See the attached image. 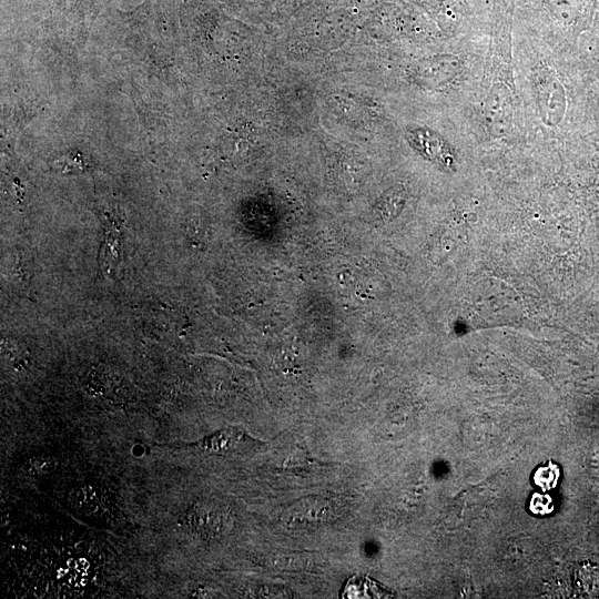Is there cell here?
I'll return each instance as SVG.
<instances>
[{
  "mask_svg": "<svg viewBox=\"0 0 599 599\" xmlns=\"http://www.w3.org/2000/svg\"><path fill=\"white\" fill-rule=\"evenodd\" d=\"M512 116V103L508 89L501 84H495L486 99L485 119L494 135L507 133Z\"/></svg>",
  "mask_w": 599,
  "mask_h": 599,
  "instance_id": "cell-3",
  "label": "cell"
},
{
  "mask_svg": "<svg viewBox=\"0 0 599 599\" xmlns=\"http://www.w3.org/2000/svg\"><path fill=\"white\" fill-rule=\"evenodd\" d=\"M536 103L547 125L558 124L566 111L565 89L550 69H541L534 81Z\"/></svg>",
  "mask_w": 599,
  "mask_h": 599,
  "instance_id": "cell-1",
  "label": "cell"
},
{
  "mask_svg": "<svg viewBox=\"0 0 599 599\" xmlns=\"http://www.w3.org/2000/svg\"><path fill=\"white\" fill-rule=\"evenodd\" d=\"M407 140L417 152L441 170L449 172L456 170V152L437 132L428 128L415 126L408 130Z\"/></svg>",
  "mask_w": 599,
  "mask_h": 599,
  "instance_id": "cell-2",
  "label": "cell"
},
{
  "mask_svg": "<svg viewBox=\"0 0 599 599\" xmlns=\"http://www.w3.org/2000/svg\"><path fill=\"white\" fill-rule=\"evenodd\" d=\"M69 502L77 511L93 515L102 506V495L91 485H81L71 490Z\"/></svg>",
  "mask_w": 599,
  "mask_h": 599,
  "instance_id": "cell-5",
  "label": "cell"
},
{
  "mask_svg": "<svg viewBox=\"0 0 599 599\" xmlns=\"http://www.w3.org/2000/svg\"><path fill=\"white\" fill-rule=\"evenodd\" d=\"M57 466V460L50 456H34L27 461L26 471L30 476H42L52 471Z\"/></svg>",
  "mask_w": 599,
  "mask_h": 599,
  "instance_id": "cell-8",
  "label": "cell"
},
{
  "mask_svg": "<svg viewBox=\"0 0 599 599\" xmlns=\"http://www.w3.org/2000/svg\"><path fill=\"white\" fill-rule=\"evenodd\" d=\"M185 524L190 529L204 534L217 532L220 517L217 512L205 507L195 506L185 516Z\"/></svg>",
  "mask_w": 599,
  "mask_h": 599,
  "instance_id": "cell-6",
  "label": "cell"
},
{
  "mask_svg": "<svg viewBox=\"0 0 599 599\" xmlns=\"http://www.w3.org/2000/svg\"><path fill=\"white\" fill-rule=\"evenodd\" d=\"M243 437V432L236 427L223 428L195 445L207 453L221 454L232 449Z\"/></svg>",
  "mask_w": 599,
  "mask_h": 599,
  "instance_id": "cell-4",
  "label": "cell"
},
{
  "mask_svg": "<svg viewBox=\"0 0 599 599\" xmlns=\"http://www.w3.org/2000/svg\"><path fill=\"white\" fill-rule=\"evenodd\" d=\"M377 596H379L377 586L373 585L372 580L363 577L349 579L342 593L344 598H372Z\"/></svg>",
  "mask_w": 599,
  "mask_h": 599,
  "instance_id": "cell-7",
  "label": "cell"
}]
</instances>
